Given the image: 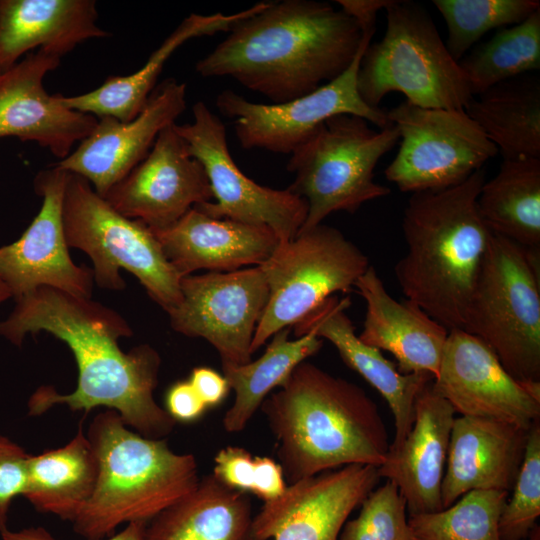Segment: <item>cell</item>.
I'll use <instances>...</instances> for the list:
<instances>
[{"label": "cell", "instance_id": "cell-1", "mask_svg": "<svg viewBox=\"0 0 540 540\" xmlns=\"http://www.w3.org/2000/svg\"><path fill=\"white\" fill-rule=\"evenodd\" d=\"M0 336L21 346L27 335L41 331L63 341L74 355L78 379L75 390L60 394L41 386L28 400L29 415L39 416L57 404L86 413L96 407L116 411L140 435L164 439L175 420L154 398L161 358L148 344L124 352L119 339L131 337L128 322L115 310L91 300L39 287L15 300Z\"/></svg>", "mask_w": 540, "mask_h": 540}, {"label": "cell", "instance_id": "cell-2", "mask_svg": "<svg viewBox=\"0 0 540 540\" xmlns=\"http://www.w3.org/2000/svg\"><path fill=\"white\" fill-rule=\"evenodd\" d=\"M362 35L354 18L327 2H262L196 63V72L233 78L273 103H283L341 75L357 54Z\"/></svg>", "mask_w": 540, "mask_h": 540}, {"label": "cell", "instance_id": "cell-3", "mask_svg": "<svg viewBox=\"0 0 540 540\" xmlns=\"http://www.w3.org/2000/svg\"><path fill=\"white\" fill-rule=\"evenodd\" d=\"M287 484L347 465L379 467L390 444L358 385L303 361L260 406Z\"/></svg>", "mask_w": 540, "mask_h": 540}, {"label": "cell", "instance_id": "cell-4", "mask_svg": "<svg viewBox=\"0 0 540 540\" xmlns=\"http://www.w3.org/2000/svg\"><path fill=\"white\" fill-rule=\"evenodd\" d=\"M483 169L459 185L412 193L404 210L406 252L394 267L407 300L450 330H463L493 232L477 198Z\"/></svg>", "mask_w": 540, "mask_h": 540}, {"label": "cell", "instance_id": "cell-5", "mask_svg": "<svg viewBox=\"0 0 540 540\" xmlns=\"http://www.w3.org/2000/svg\"><path fill=\"white\" fill-rule=\"evenodd\" d=\"M87 437L98 476L90 499L72 522L87 540L109 537L122 524L150 521L200 481L192 454L176 453L166 440L130 430L114 410L95 416Z\"/></svg>", "mask_w": 540, "mask_h": 540}, {"label": "cell", "instance_id": "cell-6", "mask_svg": "<svg viewBox=\"0 0 540 540\" xmlns=\"http://www.w3.org/2000/svg\"><path fill=\"white\" fill-rule=\"evenodd\" d=\"M385 10L386 31L359 65L361 99L379 108L387 94L400 92L422 108L465 110L474 97L427 10L407 0H393Z\"/></svg>", "mask_w": 540, "mask_h": 540}, {"label": "cell", "instance_id": "cell-7", "mask_svg": "<svg viewBox=\"0 0 540 540\" xmlns=\"http://www.w3.org/2000/svg\"><path fill=\"white\" fill-rule=\"evenodd\" d=\"M539 256L493 233L463 328L520 382H540Z\"/></svg>", "mask_w": 540, "mask_h": 540}, {"label": "cell", "instance_id": "cell-8", "mask_svg": "<svg viewBox=\"0 0 540 540\" xmlns=\"http://www.w3.org/2000/svg\"><path fill=\"white\" fill-rule=\"evenodd\" d=\"M369 124L356 115H335L290 153L287 170L295 177L287 189L308 208L299 232L334 212L353 214L364 203L390 194L374 181V169L399 142V133L394 125L375 130Z\"/></svg>", "mask_w": 540, "mask_h": 540}, {"label": "cell", "instance_id": "cell-9", "mask_svg": "<svg viewBox=\"0 0 540 540\" xmlns=\"http://www.w3.org/2000/svg\"><path fill=\"white\" fill-rule=\"evenodd\" d=\"M68 247L84 251L93 278L104 289L123 290L120 269L133 274L166 312L181 300V275L143 222L117 212L83 177L69 173L63 203Z\"/></svg>", "mask_w": 540, "mask_h": 540}, {"label": "cell", "instance_id": "cell-10", "mask_svg": "<svg viewBox=\"0 0 540 540\" xmlns=\"http://www.w3.org/2000/svg\"><path fill=\"white\" fill-rule=\"evenodd\" d=\"M369 266L360 248L337 228L322 223L280 243L260 265L269 298L253 336L252 354L327 298L351 291Z\"/></svg>", "mask_w": 540, "mask_h": 540}, {"label": "cell", "instance_id": "cell-11", "mask_svg": "<svg viewBox=\"0 0 540 540\" xmlns=\"http://www.w3.org/2000/svg\"><path fill=\"white\" fill-rule=\"evenodd\" d=\"M387 116L399 133L400 147L384 173L402 192L459 185L498 153L465 110L422 108L403 101Z\"/></svg>", "mask_w": 540, "mask_h": 540}, {"label": "cell", "instance_id": "cell-12", "mask_svg": "<svg viewBox=\"0 0 540 540\" xmlns=\"http://www.w3.org/2000/svg\"><path fill=\"white\" fill-rule=\"evenodd\" d=\"M362 40L350 66L313 92L283 103L251 102L232 90L221 91L216 107L233 119L235 135L244 149L290 154L324 121L338 114L359 116L379 129L391 126L387 111L368 106L357 89L361 58L375 28L363 29Z\"/></svg>", "mask_w": 540, "mask_h": 540}, {"label": "cell", "instance_id": "cell-13", "mask_svg": "<svg viewBox=\"0 0 540 540\" xmlns=\"http://www.w3.org/2000/svg\"><path fill=\"white\" fill-rule=\"evenodd\" d=\"M192 113L193 122L174 128L203 166L214 199L194 207L213 218L265 226L281 243L294 238L306 220V201L287 188L261 186L247 177L229 152L222 121L202 101Z\"/></svg>", "mask_w": 540, "mask_h": 540}, {"label": "cell", "instance_id": "cell-14", "mask_svg": "<svg viewBox=\"0 0 540 540\" xmlns=\"http://www.w3.org/2000/svg\"><path fill=\"white\" fill-rule=\"evenodd\" d=\"M180 291L179 304L167 312L173 330L208 341L222 364L248 363L253 336L269 298L261 267L184 276Z\"/></svg>", "mask_w": 540, "mask_h": 540}, {"label": "cell", "instance_id": "cell-15", "mask_svg": "<svg viewBox=\"0 0 540 540\" xmlns=\"http://www.w3.org/2000/svg\"><path fill=\"white\" fill-rule=\"evenodd\" d=\"M432 387L461 416L496 419L525 430L540 420V382L513 378L485 343L461 329L449 331Z\"/></svg>", "mask_w": 540, "mask_h": 540}, {"label": "cell", "instance_id": "cell-16", "mask_svg": "<svg viewBox=\"0 0 540 540\" xmlns=\"http://www.w3.org/2000/svg\"><path fill=\"white\" fill-rule=\"evenodd\" d=\"M69 173L55 166L40 171L34 189L41 208L21 237L0 247V277L17 300L39 287L91 298L93 272L69 254L63 203Z\"/></svg>", "mask_w": 540, "mask_h": 540}, {"label": "cell", "instance_id": "cell-17", "mask_svg": "<svg viewBox=\"0 0 540 540\" xmlns=\"http://www.w3.org/2000/svg\"><path fill=\"white\" fill-rule=\"evenodd\" d=\"M174 124L159 133L145 158L103 197L117 212L150 229L166 228L194 206L213 200L203 166L189 154Z\"/></svg>", "mask_w": 540, "mask_h": 540}, {"label": "cell", "instance_id": "cell-18", "mask_svg": "<svg viewBox=\"0 0 540 540\" xmlns=\"http://www.w3.org/2000/svg\"><path fill=\"white\" fill-rule=\"evenodd\" d=\"M379 479L377 467L352 464L288 484L253 516L254 540H338Z\"/></svg>", "mask_w": 540, "mask_h": 540}, {"label": "cell", "instance_id": "cell-19", "mask_svg": "<svg viewBox=\"0 0 540 540\" xmlns=\"http://www.w3.org/2000/svg\"><path fill=\"white\" fill-rule=\"evenodd\" d=\"M185 108L186 85L168 78L154 88L134 119H98L77 148L53 166L85 178L104 197L145 158L159 133L176 123Z\"/></svg>", "mask_w": 540, "mask_h": 540}, {"label": "cell", "instance_id": "cell-20", "mask_svg": "<svg viewBox=\"0 0 540 540\" xmlns=\"http://www.w3.org/2000/svg\"><path fill=\"white\" fill-rule=\"evenodd\" d=\"M59 64V58L37 50L2 73L0 138L35 142L61 160L91 133L98 119L67 108L62 94L47 92L44 78Z\"/></svg>", "mask_w": 540, "mask_h": 540}, {"label": "cell", "instance_id": "cell-21", "mask_svg": "<svg viewBox=\"0 0 540 540\" xmlns=\"http://www.w3.org/2000/svg\"><path fill=\"white\" fill-rule=\"evenodd\" d=\"M455 411L432 382L418 394L406 438L389 448L378 474L396 484L409 516L443 509L441 486Z\"/></svg>", "mask_w": 540, "mask_h": 540}, {"label": "cell", "instance_id": "cell-22", "mask_svg": "<svg viewBox=\"0 0 540 540\" xmlns=\"http://www.w3.org/2000/svg\"><path fill=\"white\" fill-rule=\"evenodd\" d=\"M150 230L181 277L260 266L281 243L265 226L213 218L196 207L174 224Z\"/></svg>", "mask_w": 540, "mask_h": 540}, {"label": "cell", "instance_id": "cell-23", "mask_svg": "<svg viewBox=\"0 0 540 540\" xmlns=\"http://www.w3.org/2000/svg\"><path fill=\"white\" fill-rule=\"evenodd\" d=\"M528 430L496 419L455 417L441 486L443 509L471 490L511 492Z\"/></svg>", "mask_w": 540, "mask_h": 540}, {"label": "cell", "instance_id": "cell-24", "mask_svg": "<svg viewBox=\"0 0 540 540\" xmlns=\"http://www.w3.org/2000/svg\"><path fill=\"white\" fill-rule=\"evenodd\" d=\"M350 298H327L292 328L300 337L314 331L328 340L343 362L361 375L387 401L394 416L395 436L390 448L398 446L410 432L414 421V405L420 391L434 380L429 373H401L382 352L360 340L346 314Z\"/></svg>", "mask_w": 540, "mask_h": 540}, {"label": "cell", "instance_id": "cell-25", "mask_svg": "<svg viewBox=\"0 0 540 540\" xmlns=\"http://www.w3.org/2000/svg\"><path fill=\"white\" fill-rule=\"evenodd\" d=\"M354 288L366 304L360 340L391 353L401 373H429L435 379L449 330L410 300L394 299L372 265Z\"/></svg>", "mask_w": 540, "mask_h": 540}, {"label": "cell", "instance_id": "cell-26", "mask_svg": "<svg viewBox=\"0 0 540 540\" xmlns=\"http://www.w3.org/2000/svg\"><path fill=\"white\" fill-rule=\"evenodd\" d=\"M97 19L94 0H0V67L10 69L35 48L61 59L86 40L107 37Z\"/></svg>", "mask_w": 540, "mask_h": 540}, {"label": "cell", "instance_id": "cell-27", "mask_svg": "<svg viewBox=\"0 0 540 540\" xmlns=\"http://www.w3.org/2000/svg\"><path fill=\"white\" fill-rule=\"evenodd\" d=\"M261 4L256 3L233 14L193 13L175 28L140 69L130 75L109 76L101 86L83 94L61 95V102L69 109L97 119L111 117L122 122L130 121L144 109L164 64L181 45L192 38L229 32L236 22L258 10Z\"/></svg>", "mask_w": 540, "mask_h": 540}, {"label": "cell", "instance_id": "cell-28", "mask_svg": "<svg viewBox=\"0 0 540 540\" xmlns=\"http://www.w3.org/2000/svg\"><path fill=\"white\" fill-rule=\"evenodd\" d=\"M144 540H254L251 499L213 474L147 522Z\"/></svg>", "mask_w": 540, "mask_h": 540}, {"label": "cell", "instance_id": "cell-29", "mask_svg": "<svg viewBox=\"0 0 540 540\" xmlns=\"http://www.w3.org/2000/svg\"><path fill=\"white\" fill-rule=\"evenodd\" d=\"M465 112L503 159L540 158V80L531 73L501 83L473 98Z\"/></svg>", "mask_w": 540, "mask_h": 540}, {"label": "cell", "instance_id": "cell-30", "mask_svg": "<svg viewBox=\"0 0 540 540\" xmlns=\"http://www.w3.org/2000/svg\"><path fill=\"white\" fill-rule=\"evenodd\" d=\"M97 476L95 452L79 427L66 445L29 456L23 496L38 511L73 522L90 499Z\"/></svg>", "mask_w": 540, "mask_h": 540}, {"label": "cell", "instance_id": "cell-31", "mask_svg": "<svg viewBox=\"0 0 540 540\" xmlns=\"http://www.w3.org/2000/svg\"><path fill=\"white\" fill-rule=\"evenodd\" d=\"M487 227L527 249H540V158L503 159L477 198Z\"/></svg>", "mask_w": 540, "mask_h": 540}, {"label": "cell", "instance_id": "cell-32", "mask_svg": "<svg viewBox=\"0 0 540 540\" xmlns=\"http://www.w3.org/2000/svg\"><path fill=\"white\" fill-rule=\"evenodd\" d=\"M291 328L276 332L258 359L242 365L222 364L223 375L235 395L222 420L226 432H241L266 397L287 380L296 366L322 348L323 339L314 331L291 340Z\"/></svg>", "mask_w": 540, "mask_h": 540}, {"label": "cell", "instance_id": "cell-33", "mask_svg": "<svg viewBox=\"0 0 540 540\" xmlns=\"http://www.w3.org/2000/svg\"><path fill=\"white\" fill-rule=\"evenodd\" d=\"M473 97L503 81L540 69V10L501 28L458 62Z\"/></svg>", "mask_w": 540, "mask_h": 540}, {"label": "cell", "instance_id": "cell-34", "mask_svg": "<svg viewBox=\"0 0 540 540\" xmlns=\"http://www.w3.org/2000/svg\"><path fill=\"white\" fill-rule=\"evenodd\" d=\"M509 493L471 490L437 512L408 517L415 540H502L499 520Z\"/></svg>", "mask_w": 540, "mask_h": 540}, {"label": "cell", "instance_id": "cell-35", "mask_svg": "<svg viewBox=\"0 0 540 540\" xmlns=\"http://www.w3.org/2000/svg\"><path fill=\"white\" fill-rule=\"evenodd\" d=\"M447 29L446 47L459 62L488 31L521 23L540 10L539 0H434Z\"/></svg>", "mask_w": 540, "mask_h": 540}, {"label": "cell", "instance_id": "cell-36", "mask_svg": "<svg viewBox=\"0 0 540 540\" xmlns=\"http://www.w3.org/2000/svg\"><path fill=\"white\" fill-rule=\"evenodd\" d=\"M499 520L502 540H525L540 515V420L527 434L523 461Z\"/></svg>", "mask_w": 540, "mask_h": 540}, {"label": "cell", "instance_id": "cell-37", "mask_svg": "<svg viewBox=\"0 0 540 540\" xmlns=\"http://www.w3.org/2000/svg\"><path fill=\"white\" fill-rule=\"evenodd\" d=\"M360 506L358 516L345 522L338 540H415L406 501L394 482L386 480Z\"/></svg>", "mask_w": 540, "mask_h": 540}, {"label": "cell", "instance_id": "cell-38", "mask_svg": "<svg viewBox=\"0 0 540 540\" xmlns=\"http://www.w3.org/2000/svg\"><path fill=\"white\" fill-rule=\"evenodd\" d=\"M29 456L21 446L0 435V529L7 527L12 501L25 492Z\"/></svg>", "mask_w": 540, "mask_h": 540}, {"label": "cell", "instance_id": "cell-39", "mask_svg": "<svg viewBox=\"0 0 540 540\" xmlns=\"http://www.w3.org/2000/svg\"><path fill=\"white\" fill-rule=\"evenodd\" d=\"M213 475L227 487L253 492L257 475V456L239 446L220 449L214 457Z\"/></svg>", "mask_w": 540, "mask_h": 540}, {"label": "cell", "instance_id": "cell-40", "mask_svg": "<svg viewBox=\"0 0 540 540\" xmlns=\"http://www.w3.org/2000/svg\"><path fill=\"white\" fill-rule=\"evenodd\" d=\"M207 406L189 380L175 382L166 393V411L175 422L190 423L199 419Z\"/></svg>", "mask_w": 540, "mask_h": 540}, {"label": "cell", "instance_id": "cell-41", "mask_svg": "<svg viewBox=\"0 0 540 540\" xmlns=\"http://www.w3.org/2000/svg\"><path fill=\"white\" fill-rule=\"evenodd\" d=\"M287 485L278 462L269 457L257 456V475L253 494L264 502L272 501L284 493Z\"/></svg>", "mask_w": 540, "mask_h": 540}, {"label": "cell", "instance_id": "cell-42", "mask_svg": "<svg viewBox=\"0 0 540 540\" xmlns=\"http://www.w3.org/2000/svg\"><path fill=\"white\" fill-rule=\"evenodd\" d=\"M189 382L207 407L220 404L230 389L224 375L205 366L195 367Z\"/></svg>", "mask_w": 540, "mask_h": 540}, {"label": "cell", "instance_id": "cell-43", "mask_svg": "<svg viewBox=\"0 0 540 540\" xmlns=\"http://www.w3.org/2000/svg\"><path fill=\"white\" fill-rule=\"evenodd\" d=\"M147 522H131L117 534L100 540H144ZM2 540H54V538L41 527L25 528L11 531L7 527L0 529Z\"/></svg>", "mask_w": 540, "mask_h": 540}, {"label": "cell", "instance_id": "cell-44", "mask_svg": "<svg viewBox=\"0 0 540 540\" xmlns=\"http://www.w3.org/2000/svg\"><path fill=\"white\" fill-rule=\"evenodd\" d=\"M393 0H337L346 14L354 18L361 29L375 27L378 11L386 9Z\"/></svg>", "mask_w": 540, "mask_h": 540}, {"label": "cell", "instance_id": "cell-45", "mask_svg": "<svg viewBox=\"0 0 540 540\" xmlns=\"http://www.w3.org/2000/svg\"><path fill=\"white\" fill-rule=\"evenodd\" d=\"M11 292L0 277V305L11 298Z\"/></svg>", "mask_w": 540, "mask_h": 540}, {"label": "cell", "instance_id": "cell-46", "mask_svg": "<svg viewBox=\"0 0 540 540\" xmlns=\"http://www.w3.org/2000/svg\"><path fill=\"white\" fill-rule=\"evenodd\" d=\"M525 540H540V527L535 525Z\"/></svg>", "mask_w": 540, "mask_h": 540}, {"label": "cell", "instance_id": "cell-47", "mask_svg": "<svg viewBox=\"0 0 540 540\" xmlns=\"http://www.w3.org/2000/svg\"><path fill=\"white\" fill-rule=\"evenodd\" d=\"M2 73H3V70H2V68L0 67V76L2 75Z\"/></svg>", "mask_w": 540, "mask_h": 540}]
</instances>
